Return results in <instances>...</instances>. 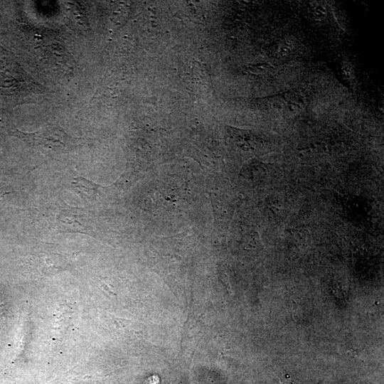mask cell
<instances>
[{
    "mask_svg": "<svg viewBox=\"0 0 384 384\" xmlns=\"http://www.w3.org/2000/svg\"><path fill=\"white\" fill-rule=\"evenodd\" d=\"M16 132L17 134H15V135L26 139L31 144L46 148L64 147L67 144L68 137L62 128L53 124H48L31 133Z\"/></svg>",
    "mask_w": 384,
    "mask_h": 384,
    "instance_id": "cell-1",
    "label": "cell"
},
{
    "mask_svg": "<svg viewBox=\"0 0 384 384\" xmlns=\"http://www.w3.org/2000/svg\"><path fill=\"white\" fill-rule=\"evenodd\" d=\"M56 227L61 230L90 233V217L79 209L62 210L55 220Z\"/></svg>",
    "mask_w": 384,
    "mask_h": 384,
    "instance_id": "cell-2",
    "label": "cell"
},
{
    "mask_svg": "<svg viewBox=\"0 0 384 384\" xmlns=\"http://www.w3.org/2000/svg\"><path fill=\"white\" fill-rule=\"evenodd\" d=\"M292 49V43L289 41H283L278 47V55L281 58L287 56Z\"/></svg>",
    "mask_w": 384,
    "mask_h": 384,
    "instance_id": "cell-3",
    "label": "cell"
},
{
    "mask_svg": "<svg viewBox=\"0 0 384 384\" xmlns=\"http://www.w3.org/2000/svg\"><path fill=\"white\" fill-rule=\"evenodd\" d=\"M314 16L318 20H323L326 16V9L322 5H317L314 9Z\"/></svg>",
    "mask_w": 384,
    "mask_h": 384,
    "instance_id": "cell-4",
    "label": "cell"
},
{
    "mask_svg": "<svg viewBox=\"0 0 384 384\" xmlns=\"http://www.w3.org/2000/svg\"><path fill=\"white\" fill-rule=\"evenodd\" d=\"M147 384H159V378L158 376L152 375L146 381Z\"/></svg>",
    "mask_w": 384,
    "mask_h": 384,
    "instance_id": "cell-5",
    "label": "cell"
}]
</instances>
